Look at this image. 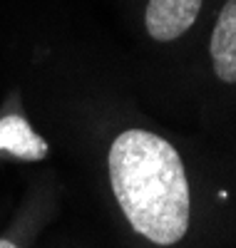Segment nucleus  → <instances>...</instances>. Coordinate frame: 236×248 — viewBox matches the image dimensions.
Returning <instances> with one entry per match:
<instances>
[{
  "mask_svg": "<svg viewBox=\"0 0 236 248\" xmlns=\"http://www.w3.org/2000/svg\"><path fill=\"white\" fill-rule=\"evenodd\" d=\"M202 0H149L147 5V32L159 43H169L184 35L199 15Z\"/></svg>",
  "mask_w": 236,
  "mask_h": 248,
  "instance_id": "f03ea898",
  "label": "nucleus"
},
{
  "mask_svg": "<svg viewBox=\"0 0 236 248\" xmlns=\"http://www.w3.org/2000/svg\"><path fill=\"white\" fill-rule=\"evenodd\" d=\"M0 248H17L13 241H5V238H0Z\"/></svg>",
  "mask_w": 236,
  "mask_h": 248,
  "instance_id": "39448f33",
  "label": "nucleus"
},
{
  "mask_svg": "<svg viewBox=\"0 0 236 248\" xmlns=\"http://www.w3.org/2000/svg\"><path fill=\"white\" fill-rule=\"evenodd\" d=\"M117 203L142 238L174 246L189 231L191 196L179 152L159 134L127 129L107 156Z\"/></svg>",
  "mask_w": 236,
  "mask_h": 248,
  "instance_id": "f257e3e1",
  "label": "nucleus"
},
{
  "mask_svg": "<svg viewBox=\"0 0 236 248\" xmlns=\"http://www.w3.org/2000/svg\"><path fill=\"white\" fill-rule=\"evenodd\" d=\"M214 72L224 82H236V0L221 8L211 35Z\"/></svg>",
  "mask_w": 236,
  "mask_h": 248,
  "instance_id": "20e7f679",
  "label": "nucleus"
},
{
  "mask_svg": "<svg viewBox=\"0 0 236 248\" xmlns=\"http://www.w3.org/2000/svg\"><path fill=\"white\" fill-rule=\"evenodd\" d=\"M0 152L25 161H40L48 156V144L28 124L25 117L5 114L0 117Z\"/></svg>",
  "mask_w": 236,
  "mask_h": 248,
  "instance_id": "7ed1b4c3",
  "label": "nucleus"
}]
</instances>
